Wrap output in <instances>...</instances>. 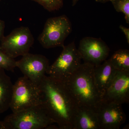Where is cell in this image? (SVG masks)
Listing matches in <instances>:
<instances>
[{
  "instance_id": "6da1fadb",
  "label": "cell",
  "mask_w": 129,
  "mask_h": 129,
  "mask_svg": "<svg viewBox=\"0 0 129 129\" xmlns=\"http://www.w3.org/2000/svg\"><path fill=\"white\" fill-rule=\"evenodd\" d=\"M39 86L42 105L60 129H73L78 106L63 83L45 75Z\"/></svg>"
},
{
  "instance_id": "7a4b0ae2",
  "label": "cell",
  "mask_w": 129,
  "mask_h": 129,
  "mask_svg": "<svg viewBox=\"0 0 129 129\" xmlns=\"http://www.w3.org/2000/svg\"><path fill=\"white\" fill-rule=\"evenodd\" d=\"M94 67L88 62L81 63L62 83L78 107H88L97 111L102 98L95 83Z\"/></svg>"
},
{
  "instance_id": "3957f363",
  "label": "cell",
  "mask_w": 129,
  "mask_h": 129,
  "mask_svg": "<svg viewBox=\"0 0 129 129\" xmlns=\"http://www.w3.org/2000/svg\"><path fill=\"white\" fill-rule=\"evenodd\" d=\"M3 129H48L55 123L42 104L7 116L2 121Z\"/></svg>"
},
{
  "instance_id": "277c9868",
  "label": "cell",
  "mask_w": 129,
  "mask_h": 129,
  "mask_svg": "<svg viewBox=\"0 0 129 129\" xmlns=\"http://www.w3.org/2000/svg\"><path fill=\"white\" fill-rule=\"evenodd\" d=\"M42 104V97L39 85L25 76L19 78L13 86L9 106L12 112Z\"/></svg>"
},
{
  "instance_id": "5b68a950",
  "label": "cell",
  "mask_w": 129,
  "mask_h": 129,
  "mask_svg": "<svg viewBox=\"0 0 129 129\" xmlns=\"http://www.w3.org/2000/svg\"><path fill=\"white\" fill-rule=\"evenodd\" d=\"M72 24L66 15L51 17L47 20L38 40L46 49L64 46L66 38L72 32Z\"/></svg>"
},
{
  "instance_id": "8992f818",
  "label": "cell",
  "mask_w": 129,
  "mask_h": 129,
  "mask_svg": "<svg viewBox=\"0 0 129 129\" xmlns=\"http://www.w3.org/2000/svg\"><path fill=\"white\" fill-rule=\"evenodd\" d=\"M62 48L61 53L53 64L49 65L46 72L48 76L62 83L78 68L82 60L74 42Z\"/></svg>"
},
{
  "instance_id": "52a82bcc",
  "label": "cell",
  "mask_w": 129,
  "mask_h": 129,
  "mask_svg": "<svg viewBox=\"0 0 129 129\" xmlns=\"http://www.w3.org/2000/svg\"><path fill=\"white\" fill-rule=\"evenodd\" d=\"M0 41V48L14 58L29 52L34 39L29 28L21 26L14 29L7 36H4Z\"/></svg>"
},
{
  "instance_id": "ba28073f",
  "label": "cell",
  "mask_w": 129,
  "mask_h": 129,
  "mask_svg": "<svg viewBox=\"0 0 129 129\" xmlns=\"http://www.w3.org/2000/svg\"><path fill=\"white\" fill-rule=\"evenodd\" d=\"M49 64L48 59L40 54L29 52L16 61V68L33 83L39 85L46 75Z\"/></svg>"
},
{
  "instance_id": "9c48e42d",
  "label": "cell",
  "mask_w": 129,
  "mask_h": 129,
  "mask_svg": "<svg viewBox=\"0 0 129 129\" xmlns=\"http://www.w3.org/2000/svg\"><path fill=\"white\" fill-rule=\"evenodd\" d=\"M79 52L84 62L94 66L103 62L108 57L110 49L101 38L84 37L80 42Z\"/></svg>"
},
{
  "instance_id": "30bf717a",
  "label": "cell",
  "mask_w": 129,
  "mask_h": 129,
  "mask_svg": "<svg viewBox=\"0 0 129 129\" xmlns=\"http://www.w3.org/2000/svg\"><path fill=\"white\" fill-rule=\"evenodd\" d=\"M122 104L101 101L97 109L100 129H119L126 116Z\"/></svg>"
},
{
  "instance_id": "8fae6325",
  "label": "cell",
  "mask_w": 129,
  "mask_h": 129,
  "mask_svg": "<svg viewBox=\"0 0 129 129\" xmlns=\"http://www.w3.org/2000/svg\"><path fill=\"white\" fill-rule=\"evenodd\" d=\"M101 101L120 104L129 102V72L118 71Z\"/></svg>"
},
{
  "instance_id": "7c38bea8",
  "label": "cell",
  "mask_w": 129,
  "mask_h": 129,
  "mask_svg": "<svg viewBox=\"0 0 129 129\" xmlns=\"http://www.w3.org/2000/svg\"><path fill=\"white\" fill-rule=\"evenodd\" d=\"M117 71L111 64L109 59L106 60L103 63L94 67L95 83L101 98L111 85Z\"/></svg>"
},
{
  "instance_id": "4fadbf2b",
  "label": "cell",
  "mask_w": 129,
  "mask_h": 129,
  "mask_svg": "<svg viewBox=\"0 0 129 129\" xmlns=\"http://www.w3.org/2000/svg\"><path fill=\"white\" fill-rule=\"evenodd\" d=\"M73 129H100L96 110L87 107H79Z\"/></svg>"
},
{
  "instance_id": "5bb4252c",
  "label": "cell",
  "mask_w": 129,
  "mask_h": 129,
  "mask_svg": "<svg viewBox=\"0 0 129 129\" xmlns=\"http://www.w3.org/2000/svg\"><path fill=\"white\" fill-rule=\"evenodd\" d=\"M13 84L5 70L0 69V114L9 108Z\"/></svg>"
},
{
  "instance_id": "9a60e30c",
  "label": "cell",
  "mask_w": 129,
  "mask_h": 129,
  "mask_svg": "<svg viewBox=\"0 0 129 129\" xmlns=\"http://www.w3.org/2000/svg\"><path fill=\"white\" fill-rule=\"evenodd\" d=\"M114 68L118 71L129 72V51L120 49L116 51L109 59Z\"/></svg>"
},
{
  "instance_id": "2e32d148",
  "label": "cell",
  "mask_w": 129,
  "mask_h": 129,
  "mask_svg": "<svg viewBox=\"0 0 129 129\" xmlns=\"http://www.w3.org/2000/svg\"><path fill=\"white\" fill-rule=\"evenodd\" d=\"M16 68V61L0 48V69L13 72Z\"/></svg>"
},
{
  "instance_id": "e0dca14e",
  "label": "cell",
  "mask_w": 129,
  "mask_h": 129,
  "mask_svg": "<svg viewBox=\"0 0 129 129\" xmlns=\"http://www.w3.org/2000/svg\"><path fill=\"white\" fill-rule=\"evenodd\" d=\"M115 11L124 15L127 23L129 24V0H111Z\"/></svg>"
},
{
  "instance_id": "ac0fdd59",
  "label": "cell",
  "mask_w": 129,
  "mask_h": 129,
  "mask_svg": "<svg viewBox=\"0 0 129 129\" xmlns=\"http://www.w3.org/2000/svg\"><path fill=\"white\" fill-rule=\"evenodd\" d=\"M39 3L50 12L58 11L63 6V0H32Z\"/></svg>"
},
{
  "instance_id": "d6986e66",
  "label": "cell",
  "mask_w": 129,
  "mask_h": 129,
  "mask_svg": "<svg viewBox=\"0 0 129 129\" xmlns=\"http://www.w3.org/2000/svg\"><path fill=\"white\" fill-rule=\"evenodd\" d=\"M119 28L121 29V30L124 33L126 39H127V43L129 44V28L123 26V25H120L119 26Z\"/></svg>"
},
{
  "instance_id": "ffe728a7",
  "label": "cell",
  "mask_w": 129,
  "mask_h": 129,
  "mask_svg": "<svg viewBox=\"0 0 129 129\" xmlns=\"http://www.w3.org/2000/svg\"><path fill=\"white\" fill-rule=\"evenodd\" d=\"M5 28V21L0 19V41L4 36V32Z\"/></svg>"
},
{
  "instance_id": "44dd1931",
  "label": "cell",
  "mask_w": 129,
  "mask_h": 129,
  "mask_svg": "<svg viewBox=\"0 0 129 129\" xmlns=\"http://www.w3.org/2000/svg\"><path fill=\"white\" fill-rule=\"evenodd\" d=\"M111 0H95L97 2L101 3H106L110 1Z\"/></svg>"
},
{
  "instance_id": "7402d4cb",
  "label": "cell",
  "mask_w": 129,
  "mask_h": 129,
  "mask_svg": "<svg viewBox=\"0 0 129 129\" xmlns=\"http://www.w3.org/2000/svg\"><path fill=\"white\" fill-rule=\"evenodd\" d=\"M79 1V0H72V6H74L75 5H76Z\"/></svg>"
},
{
  "instance_id": "603a6c76",
  "label": "cell",
  "mask_w": 129,
  "mask_h": 129,
  "mask_svg": "<svg viewBox=\"0 0 129 129\" xmlns=\"http://www.w3.org/2000/svg\"><path fill=\"white\" fill-rule=\"evenodd\" d=\"M0 129H3L2 121L0 120Z\"/></svg>"
},
{
  "instance_id": "cb8c5ba5",
  "label": "cell",
  "mask_w": 129,
  "mask_h": 129,
  "mask_svg": "<svg viewBox=\"0 0 129 129\" xmlns=\"http://www.w3.org/2000/svg\"><path fill=\"white\" fill-rule=\"evenodd\" d=\"M1 1V0H0V1Z\"/></svg>"
}]
</instances>
